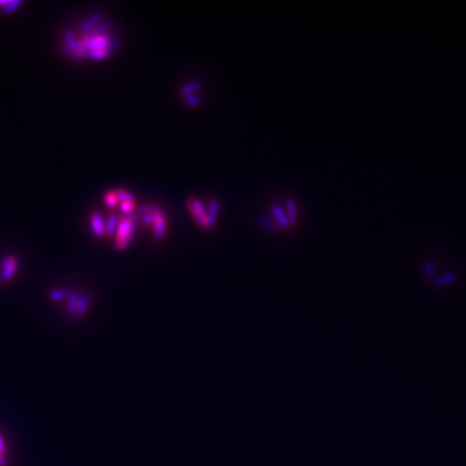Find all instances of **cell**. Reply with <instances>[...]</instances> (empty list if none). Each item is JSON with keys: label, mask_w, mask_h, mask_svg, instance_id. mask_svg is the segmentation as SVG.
<instances>
[{"label": "cell", "mask_w": 466, "mask_h": 466, "mask_svg": "<svg viewBox=\"0 0 466 466\" xmlns=\"http://www.w3.org/2000/svg\"><path fill=\"white\" fill-rule=\"evenodd\" d=\"M188 208L194 218L196 219L200 224L204 225V227H209L210 223L208 221V216H207V209L206 206L204 204L195 199H189L187 202Z\"/></svg>", "instance_id": "2"}, {"label": "cell", "mask_w": 466, "mask_h": 466, "mask_svg": "<svg viewBox=\"0 0 466 466\" xmlns=\"http://www.w3.org/2000/svg\"><path fill=\"white\" fill-rule=\"evenodd\" d=\"M157 214L158 213H156V214H145V215H143V220L145 222H147V223H154Z\"/></svg>", "instance_id": "14"}, {"label": "cell", "mask_w": 466, "mask_h": 466, "mask_svg": "<svg viewBox=\"0 0 466 466\" xmlns=\"http://www.w3.org/2000/svg\"><path fill=\"white\" fill-rule=\"evenodd\" d=\"M105 199H106V204H107L108 206H114V205H115V203H117V201H118V199H117L115 194L112 193V192H111V193H108V194L106 195V198H105Z\"/></svg>", "instance_id": "12"}, {"label": "cell", "mask_w": 466, "mask_h": 466, "mask_svg": "<svg viewBox=\"0 0 466 466\" xmlns=\"http://www.w3.org/2000/svg\"><path fill=\"white\" fill-rule=\"evenodd\" d=\"M133 208V203L132 202H122L121 204V210L125 213L130 212Z\"/></svg>", "instance_id": "15"}, {"label": "cell", "mask_w": 466, "mask_h": 466, "mask_svg": "<svg viewBox=\"0 0 466 466\" xmlns=\"http://www.w3.org/2000/svg\"><path fill=\"white\" fill-rule=\"evenodd\" d=\"M136 228V218L134 215L126 216L119 223L118 232H117L115 246L118 249H125L132 238Z\"/></svg>", "instance_id": "1"}, {"label": "cell", "mask_w": 466, "mask_h": 466, "mask_svg": "<svg viewBox=\"0 0 466 466\" xmlns=\"http://www.w3.org/2000/svg\"><path fill=\"white\" fill-rule=\"evenodd\" d=\"M273 214L275 215V217L278 218V220L280 222L281 225H286L287 224V219H286V217L284 216L283 212H282V209L280 206H273Z\"/></svg>", "instance_id": "9"}, {"label": "cell", "mask_w": 466, "mask_h": 466, "mask_svg": "<svg viewBox=\"0 0 466 466\" xmlns=\"http://www.w3.org/2000/svg\"><path fill=\"white\" fill-rule=\"evenodd\" d=\"M91 223H92L93 231L95 232L97 236L103 235L104 231H105V224H104L103 218H101V216L99 214H94L92 216Z\"/></svg>", "instance_id": "5"}, {"label": "cell", "mask_w": 466, "mask_h": 466, "mask_svg": "<svg viewBox=\"0 0 466 466\" xmlns=\"http://www.w3.org/2000/svg\"><path fill=\"white\" fill-rule=\"evenodd\" d=\"M4 451H5V443H4V438H3V436L0 435V455H2L4 453Z\"/></svg>", "instance_id": "16"}, {"label": "cell", "mask_w": 466, "mask_h": 466, "mask_svg": "<svg viewBox=\"0 0 466 466\" xmlns=\"http://www.w3.org/2000/svg\"><path fill=\"white\" fill-rule=\"evenodd\" d=\"M218 210H219V205H218V203L215 202V201L210 202V204H209V208H208V212H207L208 221H209L210 224H212V223L216 220V217H217V214H218Z\"/></svg>", "instance_id": "6"}, {"label": "cell", "mask_w": 466, "mask_h": 466, "mask_svg": "<svg viewBox=\"0 0 466 466\" xmlns=\"http://www.w3.org/2000/svg\"><path fill=\"white\" fill-rule=\"evenodd\" d=\"M154 224H155V238L161 239L164 236V232H165V220L161 213L157 214Z\"/></svg>", "instance_id": "4"}, {"label": "cell", "mask_w": 466, "mask_h": 466, "mask_svg": "<svg viewBox=\"0 0 466 466\" xmlns=\"http://www.w3.org/2000/svg\"><path fill=\"white\" fill-rule=\"evenodd\" d=\"M117 219H118V217H117V215H114V214L110 215V217L108 218V222H107V225L105 228L108 235H110V233L113 231L115 224H117Z\"/></svg>", "instance_id": "10"}, {"label": "cell", "mask_w": 466, "mask_h": 466, "mask_svg": "<svg viewBox=\"0 0 466 466\" xmlns=\"http://www.w3.org/2000/svg\"><path fill=\"white\" fill-rule=\"evenodd\" d=\"M138 212H140L143 215H145V214H156V213L160 212V209H159L158 206H143V207H141L140 209H138Z\"/></svg>", "instance_id": "11"}, {"label": "cell", "mask_w": 466, "mask_h": 466, "mask_svg": "<svg viewBox=\"0 0 466 466\" xmlns=\"http://www.w3.org/2000/svg\"><path fill=\"white\" fill-rule=\"evenodd\" d=\"M200 86V82L199 81H196V80H193V81L191 82H189L185 87H184V90H183V95L188 97V96H190L191 95V93L198 89V87Z\"/></svg>", "instance_id": "7"}, {"label": "cell", "mask_w": 466, "mask_h": 466, "mask_svg": "<svg viewBox=\"0 0 466 466\" xmlns=\"http://www.w3.org/2000/svg\"><path fill=\"white\" fill-rule=\"evenodd\" d=\"M114 194L117 196V199L121 200L122 202H133L134 201V196L125 190H118L117 192H114Z\"/></svg>", "instance_id": "8"}, {"label": "cell", "mask_w": 466, "mask_h": 466, "mask_svg": "<svg viewBox=\"0 0 466 466\" xmlns=\"http://www.w3.org/2000/svg\"><path fill=\"white\" fill-rule=\"evenodd\" d=\"M201 101V98L199 96H195V95H190V96H188L187 97V103L188 105H190V106H195V105H198L199 103Z\"/></svg>", "instance_id": "13"}, {"label": "cell", "mask_w": 466, "mask_h": 466, "mask_svg": "<svg viewBox=\"0 0 466 466\" xmlns=\"http://www.w3.org/2000/svg\"><path fill=\"white\" fill-rule=\"evenodd\" d=\"M17 260L13 257H8L4 261V278L10 279L17 270Z\"/></svg>", "instance_id": "3"}]
</instances>
